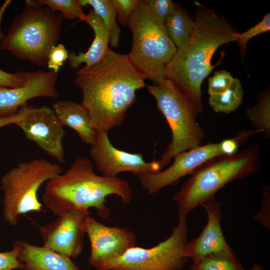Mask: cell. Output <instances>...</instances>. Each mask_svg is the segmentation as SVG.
Segmentation results:
<instances>
[{
    "label": "cell",
    "mask_w": 270,
    "mask_h": 270,
    "mask_svg": "<svg viewBox=\"0 0 270 270\" xmlns=\"http://www.w3.org/2000/svg\"><path fill=\"white\" fill-rule=\"evenodd\" d=\"M76 73L75 84L82 92L80 104L96 132H108L120 126L136 102V90L146 86V77L128 54L110 49L102 61Z\"/></svg>",
    "instance_id": "obj_1"
},
{
    "label": "cell",
    "mask_w": 270,
    "mask_h": 270,
    "mask_svg": "<svg viewBox=\"0 0 270 270\" xmlns=\"http://www.w3.org/2000/svg\"><path fill=\"white\" fill-rule=\"evenodd\" d=\"M193 32L166 67L172 80L190 100L198 114L204 109L201 84L212 72V56L221 45L238 40V32L223 16L199 4Z\"/></svg>",
    "instance_id": "obj_2"
},
{
    "label": "cell",
    "mask_w": 270,
    "mask_h": 270,
    "mask_svg": "<svg viewBox=\"0 0 270 270\" xmlns=\"http://www.w3.org/2000/svg\"><path fill=\"white\" fill-rule=\"evenodd\" d=\"M116 195L124 204L131 202L133 194L129 184L118 177L99 176L87 157L76 158L69 168L48 180L42 195L44 205L55 216L70 209L90 212L95 208L100 217L106 218L110 210L106 198Z\"/></svg>",
    "instance_id": "obj_3"
},
{
    "label": "cell",
    "mask_w": 270,
    "mask_h": 270,
    "mask_svg": "<svg viewBox=\"0 0 270 270\" xmlns=\"http://www.w3.org/2000/svg\"><path fill=\"white\" fill-rule=\"evenodd\" d=\"M260 156L257 144L232 155L217 156L199 166L173 196L178 215L187 216L226 184L256 172L260 168Z\"/></svg>",
    "instance_id": "obj_4"
},
{
    "label": "cell",
    "mask_w": 270,
    "mask_h": 270,
    "mask_svg": "<svg viewBox=\"0 0 270 270\" xmlns=\"http://www.w3.org/2000/svg\"><path fill=\"white\" fill-rule=\"evenodd\" d=\"M24 2V10L14 16L0 40V49L18 59L45 66L50 51L60 36L64 18L36 0Z\"/></svg>",
    "instance_id": "obj_5"
},
{
    "label": "cell",
    "mask_w": 270,
    "mask_h": 270,
    "mask_svg": "<svg viewBox=\"0 0 270 270\" xmlns=\"http://www.w3.org/2000/svg\"><path fill=\"white\" fill-rule=\"evenodd\" d=\"M127 26L132 34L128 54L134 66L154 84L166 80V67L177 51L164 24L152 12L144 0H140Z\"/></svg>",
    "instance_id": "obj_6"
},
{
    "label": "cell",
    "mask_w": 270,
    "mask_h": 270,
    "mask_svg": "<svg viewBox=\"0 0 270 270\" xmlns=\"http://www.w3.org/2000/svg\"><path fill=\"white\" fill-rule=\"evenodd\" d=\"M63 172L62 167L44 158L20 162L1 178L3 214L10 226H16L21 214L44 210L38 194L41 186Z\"/></svg>",
    "instance_id": "obj_7"
},
{
    "label": "cell",
    "mask_w": 270,
    "mask_h": 270,
    "mask_svg": "<svg viewBox=\"0 0 270 270\" xmlns=\"http://www.w3.org/2000/svg\"><path fill=\"white\" fill-rule=\"evenodd\" d=\"M146 87L172 132V141L160 160L165 166L178 154L200 146L206 134L196 121L198 113L192 102L172 80L166 78L161 84Z\"/></svg>",
    "instance_id": "obj_8"
},
{
    "label": "cell",
    "mask_w": 270,
    "mask_h": 270,
    "mask_svg": "<svg viewBox=\"0 0 270 270\" xmlns=\"http://www.w3.org/2000/svg\"><path fill=\"white\" fill-rule=\"evenodd\" d=\"M186 218L178 215L170 236L156 246L132 248L98 270H182L188 260L184 252L188 235Z\"/></svg>",
    "instance_id": "obj_9"
},
{
    "label": "cell",
    "mask_w": 270,
    "mask_h": 270,
    "mask_svg": "<svg viewBox=\"0 0 270 270\" xmlns=\"http://www.w3.org/2000/svg\"><path fill=\"white\" fill-rule=\"evenodd\" d=\"M24 108V116L16 124L47 155L64 163L65 132L52 107L36 108L27 103Z\"/></svg>",
    "instance_id": "obj_10"
},
{
    "label": "cell",
    "mask_w": 270,
    "mask_h": 270,
    "mask_svg": "<svg viewBox=\"0 0 270 270\" xmlns=\"http://www.w3.org/2000/svg\"><path fill=\"white\" fill-rule=\"evenodd\" d=\"M90 154L98 170L106 177H116L118 174L125 172L139 176L159 172L164 166L160 160L146 162L140 154L118 149L112 144L106 132H97Z\"/></svg>",
    "instance_id": "obj_11"
},
{
    "label": "cell",
    "mask_w": 270,
    "mask_h": 270,
    "mask_svg": "<svg viewBox=\"0 0 270 270\" xmlns=\"http://www.w3.org/2000/svg\"><path fill=\"white\" fill-rule=\"evenodd\" d=\"M90 212L68 210L53 222L40 227L42 246L70 258L82 251L86 234L84 222Z\"/></svg>",
    "instance_id": "obj_12"
},
{
    "label": "cell",
    "mask_w": 270,
    "mask_h": 270,
    "mask_svg": "<svg viewBox=\"0 0 270 270\" xmlns=\"http://www.w3.org/2000/svg\"><path fill=\"white\" fill-rule=\"evenodd\" d=\"M84 226L90 245L88 261L96 270L136 246V235L126 228L106 226L90 216Z\"/></svg>",
    "instance_id": "obj_13"
},
{
    "label": "cell",
    "mask_w": 270,
    "mask_h": 270,
    "mask_svg": "<svg viewBox=\"0 0 270 270\" xmlns=\"http://www.w3.org/2000/svg\"><path fill=\"white\" fill-rule=\"evenodd\" d=\"M222 155L220 143L209 142L176 155L172 164L164 170L138 176L143 188L149 195L166 186L176 184L182 177L190 174L208 160Z\"/></svg>",
    "instance_id": "obj_14"
},
{
    "label": "cell",
    "mask_w": 270,
    "mask_h": 270,
    "mask_svg": "<svg viewBox=\"0 0 270 270\" xmlns=\"http://www.w3.org/2000/svg\"><path fill=\"white\" fill-rule=\"evenodd\" d=\"M26 81L21 86L0 87V116L16 114L27 102L37 97L56 98L58 73L52 70L22 72Z\"/></svg>",
    "instance_id": "obj_15"
},
{
    "label": "cell",
    "mask_w": 270,
    "mask_h": 270,
    "mask_svg": "<svg viewBox=\"0 0 270 270\" xmlns=\"http://www.w3.org/2000/svg\"><path fill=\"white\" fill-rule=\"evenodd\" d=\"M201 206L207 214L206 224L199 236L187 242L184 249L185 256L192 262L211 254L232 250L222 233L220 203L214 196Z\"/></svg>",
    "instance_id": "obj_16"
},
{
    "label": "cell",
    "mask_w": 270,
    "mask_h": 270,
    "mask_svg": "<svg viewBox=\"0 0 270 270\" xmlns=\"http://www.w3.org/2000/svg\"><path fill=\"white\" fill-rule=\"evenodd\" d=\"M85 22L93 30L94 39L86 52H80L78 54L74 51L68 54V60L70 66L77 68L82 64L84 67H89L102 61L106 56L110 48V36L100 18L90 9L87 14H84L78 19Z\"/></svg>",
    "instance_id": "obj_17"
},
{
    "label": "cell",
    "mask_w": 270,
    "mask_h": 270,
    "mask_svg": "<svg viewBox=\"0 0 270 270\" xmlns=\"http://www.w3.org/2000/svg\"><path fill=\"white\" fill-rule=\"evenodd\" d=\"M22 249L18 256L24 270H80L71 258L43 246L19 240Z\"/></svg>",
    "instance_id": "obj_18"
},
{
    "label": "cell",
    "mask_w": 270,
    "mask_h": 270,
    "mask_svg": "<svg viewBox=\"0 0 270 270\" xmlns=\"http://www.w3.org/2000/svg\"><path fill=\"white\" fill-rule=\"evenodd\" d=\"M52 108L63 126L76 131L86 144L92 145L95 142L97 132L92 128L89 115L80 103L60 100L52 102Z\"/></svg>",
    "instance_id": "obj_19"
},
{
    "label": "cell",
    "mask_w": 270,
    "mask_h": 270,
    "mask_svg": "<svg viewBox=\"0 0 270 270\" xmlns=\"http://www.w3.org/2000/svg\"><path fill=\"white\" fill-rule=\"evenodd\" d=\"M165 30L177 50L180 49L193 32L194 22L179 6L176 5L174 12L167 17Z\"/></svg>",
    "instance_id": "obj_20"
},
{
    "label": "cell",
    "mask_w": 270,
    "mask_h": 270,
    "mask_svg": "<svg viewBox=\"0 0 270 270\" xmlns=\"http://www.w3.org/2000/svg\"><path fill=\"white\" fill-rule=\"evenodd\" d=\"M82 6H90L100 18L110 36V44L113 48L118 46L120 28L116 21L117 16L112 0H78Z\"/></svg>",
    "instance_id": "obj_21"
},
{
    "label": "cell",
    "mask_w": 270,
    "mask_h": 270,
    "mask_svg": "<svg viewBox=\"0 0 270 270\" xmlns=\"http://www.w3.org/2000/svg\"><path fill=\"white\" fill-rule=\"evenodd\" d=\"M244 92L238 78H234L224 92L210 95L208 104L214 111L228 114L236 110L241 104Z\"/></svg>",
    "instance_id": "obj_22"
},
{
    "label": "cell",
    "mask_w": 270,
    "mask_h": 270,
    "mask_svg": "<svg viewBox=\"0 0 270 270\" xmlns=\"http://www.w3.org/2000/svg\"><path fill=\"white\" fill-rule=\"evenodd\" d=\"M192 262L190 270H244L232 250L211 254Z\"/></svg>",
    "instance_id": "obj_23"
},
{
    "label": "cell",
    "mask_w": 270,
    "mask_h": 270,
    "mask_svg": "<svg viewBox=\"0 0 270 270\" xmlns=\"http://www.w3.org/2000/svg\"><path fill=\"white\" fill-rule=\"evenodd\" d=\"M246 114L251 122L254 130L264 133L268 138L270 136V94L266 90L261 92L257 104L246 110Z\"/></svg>",
    "instance_id": "obj_24"
},
{
    "label": "cell",
    "mask_w": 270,
    "mask_h": 270,
    "mask_svg": "<svg viewBox=\"0 0 270 270\" xmlns=\"http://www.w3.org/2000/svg\"><path fill=\"white\" fill-rule=\"evenodd\" d=\"M41 5L51 10L60 13L63 18L69 20L79 19L84 13L76 0H36Z\"/></svg>",
    "instance_id": "obj_25"
},
{
    "label": "cell",
    "mask_w": 270,
    "mask_h": 270,
    "mask_svg": "<svg viewBox=\"0 0 270 270\" xmlns=\"http://www.w3.org/2000/svg\"><path fill=\"white\" fill-rule=\"evenodd\" d=\"M270 14H267L263 19L253 27L249 28L245 32L238 34V40L242 56L246 50V44L248 41L258 34L270 31Z\"/></svg>",
    "instance_id": "obj_26"
},
{
    "label": "cell",
    "mask_w": 270,
    "mask_h": 270,
    "mask_svg": "<svg viewBox=\"0 0 270 270\" xmlns=\"http://www.w3.org/2000/svg\"><path fill=\"white\" fill-rule=\"evenodd\" d=\"M12 246V248L10 250L0 252V270L24 268V264L20 262L18 259V256L22 249L19 240L13 242Z\"/></svg>",
    "instance_id": "obj_27"
},
{
    "label": "cell",
    "mask_w": 270,
    "mask_h": 270,
    "mask_svg": "<svg viewBox=\"0 0 270 270\" xmlns=\"http://www.w3.org/2000/svg\"><path fill=\"white\" fill-rule=\"evenodd\" d=\"M234 78L230 72L224 70L216 72L208 80V93L210 94H222L227 90Z\"/></svg>",
    "instance_id": "obj_28"
},
{
    "label": "cell",
    "mask_w": 270,
    "mask_h": 270,
    "mask_svg": "<svg viewBox=\"0 0 270 270\" xmlns=\"http://www.w3.org/2000/svg\"><path fill=\"white\" fill-rule=\"evenodd\" d=\"M154 15L162 24L174 11L176 4L171 0H144Z\"/></svg>",
    "instance_id": "obj_29"
},
{
    "label": "cell",
    "mask_w": 270,
    "mask_h": 270,
    "mask_svg": "<svg viewBox=\"0 0 270 270\" xmlns=\"http://www.w3.org/2000/svg\"><path fill=\"white\" fill-rule=\"evenodd\" d=\"M258 132L254 130H248L241 132L234 138L224 140L220 142V150L222 155H232L237 152L239 146L246 142L253 134Z\"/></svg>",
    "instance_id": "obj_30"
},
{
    "label": "cell",
    "mask_w": 270,
    "mask_h": 270,
    "mask_svg": "<svg viewBox=\"0 0 270 270\" xmlns=\"http://www.w3.org/2000/svg\"><path fill=\"white\" fill-rule=\"evenodd\" d=\"M68 52L61 44L53 46L49 52L47 66L54 72L58 73L60 68L68 58Z\"/></svg>",
    "instance_id": "obj_31"
},
{
    "label": "cell",
    "mask_w": 270,
    "mask_h": 270,
    "mask_svg": "<svg viewBox=\"0 0 270 270\" xmlns=\"http://www.w3.org/2000/svg\"><path fill=\"white\" fill-rule=\"evenodd\" d=\"M120 23L126 26L140 0H112Z\"/></svg>",
    "instance_id": "obj_32"
},
{
    "label": "cell",
    "mask_w": 270,
    "mask_h": 270,
    "mask_svg": "<svg viewBox=\"0 0 270 270\" xmlns=\"http://www.w3.org/2000/svg\"><path fill=\"white\" fill-rule=\"evenodd\" d=\"M262 208L255 215L254 219L258 221L264 228H270V188L268 186L262 188Z\"/></svg>",
    "instance_id": "obj_33"
},
{
    "label": "cell",
    "mask_w": 270,
    "mask_h": 270,
    "mask_svg": "<svg viewBox=\"0 0 270 270\" xmlns=\"http://www.w3.org/2000/svg\"><path fill=\"white\" fill-rule=\"evenodd\" d=\"M26 81L22 72L12 73L0 69V87L19 86L24 85Z\"/></svg>",
    "instance_id": "obj_34"
},
{
    "label": "cell",
    "mask_w": 270,
    "mask_h": 270,
    "mask_svg": "<svg viewBox=\"0 0 270 270\" xmlns=\"http://www.w3.org/2000/svg\"><path fill=\"white\" fill-rule=\"evenodd\" d=\"M24 114V106H21L18 112L12 116H0V128L10 124H16L23 116Z\"/></svg>",
    "instance_id": "obj_35"
},
{
    "label": "cell",
    "mask_w": 270,
    "mask_h": 270,
    "mask_svg": "<svg viewBox=\"0 0 270 270\" xmlns=\"http://www.w3.org/2000/svg\"><path fill=\"white\" fill-rule=\"evenodd\" d=\"M250 270H263L261 266L258 264H254Z\"/></svg>",
    "instance_id": "obj_36"
}]
</instances>
